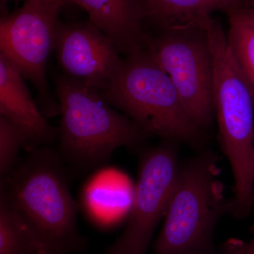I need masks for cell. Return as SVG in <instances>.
<instances>
[{"instance_id":"obj_13","label":"cell","mask_w":254,"mask_h":254,"mask_svg":"<svg viewBox=\"0 0 254 254\" xmlns=\"http://www.w3.org/2000/svg\"><path fill=\"white\" fill-rule=\"evenodd\" d=\"M145 19L159 29L205 22L215 12L250 9L254 0H140Z\"/></svg>"},{"instance_id":"obj_9","label":"cell","mask_w":254,"mask_h":254,"mask_svg":"<svg viewBox=\"0 0 254 254\" xmlns=\"http://www.w3.org/2000/svg\"><path fill=\"white\" fill-rule=\"evenodd\" d=\"M53 50L63 74L101 92L109 86L123 63L113 40L91 21H60Z\"/></svg>"},{"instance_id":"obj_7","label":"cell","mask_w":254,"mask_h":254,"mask_svg":"<svg viewBox=\"0 0 254 254\" xmlns=\"http://www.w3.org/2000/svg\"><path fill=\"white\" fill-rule=\"evenodd\" d=\"M66 1H26L0 19V53L33 83L46 117L60 115L59 103L52 98L47 82L46 64L53 50L59 14Z\"/></svg>"},{"instance_id":"obj_15","label":"cell","mask_w":254,"mask_h":254,"mask_svg":"<svg viewBox=\"0 0 254 254\" xmlns=\"http://www.w3.org/2000/svg\"><path fill=\"white\" fill-rule=\"evenodd\" d=\"M0 254H48L34 235L0 203Z\"/></svg>"},{"instance_id":"obj_11","label":"cell","mask_w":254,"mask_h":254,"mask_svg":"<svg viewBox=\"0 0 254 254\" xmlns=\"http://www.w3.org/2000/svg\"><path fill=\"white\" fill-rule=\"evenodd\" d=\"M86 11L96 27L110 37L125 55L146 47L148 33L140 0H68Z\"/></svg>"},{"instance_id":"obj_17","label":"cell","mask_w":254,"mask_h":254,"mask_svg":"<svg viewBox=\"0 0 254 254\" xmlns=\"http://www.w3.org/2000/svg\"><path fill=\"white\" fill-rule=\"evenodd\" d=\"M244 244L242 241L231 239L222 246V252L223 254H242Z\"/></svg>"},{"instance_id":"obj_18","label":"cell","mask_w":254,"mask_h":254,"mask_svg":"<svg viewBox=\"0 0 254 254\" xmlns=\"http://www.w3.org/2000/svg\"><path fill=\"white\" fill-rule=\"evenodd\" d=\"M242 254H254V235L248 243L244 244Z\"/></svg>"},{"instance_id":"obj_6","label":"cell","mask_w":254,"mask_h":254,"mask_svg":"<svg viewBox=\"0 0 254 254\" xmlns=\"http://www.w3.org/2000/svg\"><path fill=\"white\" fill-rule=\"evenodd\" d=\"M208 19L160 29L155 35L148 34L146 43L173 81L190 119L204 131L215 117L214 62L206 31Z\"/></svg>"},{"instance_id":"obj_12","label":"cell","mask_w":254,"mask_h":254,"mask_svg":"<svg viewBox=\"0 0 254 254\" xmlns=\"http://www.w3.org/2000/svg\"><path fill=\"white\" fill-rule=\"evenodd\" d=\"M135 184L116 169H104L87 183L83 203L87 214L98 224L112 225L128 218Z\"/></svg>"},{"instance_id":"obj_3","label":"cell","mask_w":254,"mask_h":254,"mask_svg":"<svg viewBox=\"0 0 254 254\" xmlns=\"http://www.w3.org/2000/svg\"><path fill=\"white\" fill-rule=\"evenodd\" d=\"M206 31L214 62L213 105L219 141L235 180L230 213L243 218L254 211V100L227 43L213 17Z\"/></svg>"},{"instance_id":"obj_4","label":"cell","mask_w":254,"mask_h":254,"mask_svg":"<svg viewBox=\"0 0 254 254\" xmlns=\"http://www.w3.org/2000/svg\"><path fill=\"white\" fill-rule=\"evenodd\" d=\"M102 93L150 136L194 148L205 143V131L190 119L173 81L146 47L124 58Z\"/></svg>"},{"instance_id":"obj_5","label":"cell","mask_w":254,"mask_h":254,"mask_svg":"<svg viewBox=\"0 0 254 254\" xmlns=\"http://www.w3.org/2000/svg\"><path fill=\"white\" fill-rule=\"evenodd\" d=\"M217 156L204 152L180 165L176 183L152 254H216L213 234L230 213L219 179Z\"/></svg>"},{"instance_id":"obj_20","label":"cell","mask_w":254,"mask_h":254,"mask_svg":"<svg viewBox=\"0 0 254 254\" xmlns=\"http://www.w3.org/2000/svg\"><path fill=\"white\" fill-rule=\"evenodd\" d=\"M8 0H1V2H6ZM22 1H24L25 2L26 1H54V0H22ZM68 1V0H67Z\"/></svg>"},{"instance_id":"obj_2","label":"cell","mask_w":254,"mask_h":254,"mask_svg":"<svg viewBox=\"0 0 254 254\" xmlns=\"http://www.w3.org/2000/svg\"><path fill=\"white\" fill-rule=\"evenodd\" d=\"M60 105L58 153L76 171L108 161L115 150H138L150 135L105 99L97 88L64 74L55 77Z\"/></svg>"},{"instance_id":"obj_1","label":"cell","mask_w":254,"mask_h":254,"mask_svg":"<svg viewBox=\"0 0 254 254\" xmlns=\"http://www.w3.org/2000/svg\"><path fill=\"white\" fill-rule=\"evenodd\" d=\"M2 203L34 235L48 254L83 250L78 205L68 188L65 163L50 146L29 152L0 182Z\"/></svg>"},{"instance_id":"obj_10","label":"cell","mask_w":254,"mask_h":254,"mask_svg":"<svg viewBox=\"0 0 254 254\" xmlns=\"http://www.w3.org/2000/svg\"><path fill=\"white\" fill-rule=\"evenodd\" d=\"M0 115L22 129L28 152L50 146L58 140L59 131L52 126L32 98L25 78L0 53Z\"/></svg>"},{"instance_id":"obj_19","label":"cell","mask_w":254,"mask_h":254,"mask_svg":"<svg viewBox=\"0 0 254 254\" xmlns=\"http://www.w3.org/2000/svg\"><path fill=\"white\" fill-rule=\"evenodd\" d=\"M249 14L251 15L252 17L254 18V4L252 5V6L250 8V9L245 10Z\"/></svg>"},{"instance_id":"obj_16","label":"cell","mask_w":254,"mask_h":254,"mask_svg":"<svg viewBox=\"0 0 254 254\" xmlns=\"http://www.w3.org/2000/svg\"><path fill=\"white\" fill-rule=\"evenodd\" d=\"M27 140L21 128L0 115V175L4 177L18 163V152L26 148Z\"/></svg>"},{"instance_id":"obj_14","label":"cell","mask_w":254,"mask_h":254,"mask_svg":"<svg viewBox=\"0 0 254 254\" xmlns=\"http://www.w3.org/2000/svg\"><path fill=\"white\" fill-rule=\"evenodd\" d=\"M227 43L254 100V18L245 10L228 14Z\"/></svg>"},{"instance_id":"obj_8","label":"cell","mask_w":254,"mask_h":254,"mask_svg":"<svg viewBox=\"0 0 254 254\" xmlns=\"http://www.w3.org/2000/svg\"><path fill=\"white\" fill-rule=\"evenodd\" d=\"M163 140L142 150L126 227L105 254H146L165 217L180 170L177 142Z\"/></svg>"}]
</instances>
